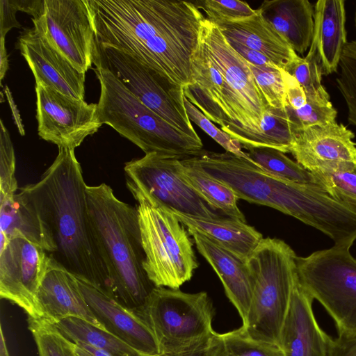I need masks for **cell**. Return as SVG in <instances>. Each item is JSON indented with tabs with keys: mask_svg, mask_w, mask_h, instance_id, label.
Here are the masks:
<instances>
[{
	"mask_svg": "<svg viewBox=\"0 0 356 356\" xmlns=\"http://www.w3.org/2000/svg\"><path fill=\"white\" fill-rule=\"evenodd\" d=\"M97 44L128 54L175 86L191 82L205 19L193 2L86 0Z\"/></svg>",
	"mask_w": 356,
	"mask_h": 356,
	"instance_id": "1",
	"label": "cell"
},
{
	"mask_svg": "<svg viewBox=\"0 0 356 356\" xmlns=\"http://www.w3.org/2000/svg\"><path fill=\"white\" fill-rule=\"evenodd\" d=\"M86 186L74 149L60 148L40 180L19 188L17 194L38 218L49 256L112 295L88 213Z\"/></svg>",
	"mask_w": 356,
	"mask_h": 356,
	"instance_id": "2",
	"label": "cell"
},
{
	"mask_svg": "<svg viewBox=\"0 0 356 356\" xmlns=\"http://www.w3.org/2000/svg\"><path fill=\"white\" fill-rule=\"evenodd\" d=\"M227 185L238 199L270 207L329 236L334 245L356 238V210L323 187L276 177L249 160L228 152L203 150L181 159Z\"/></svg>",
	"mask_w": 356,
	"mask_h": 356,
	"instance_id": "3",
	"label": "cell"
},
{
	"mask_svg": "<svg viewBox=\"0 0 356 356\" xmlns=\"http://www.w3.org/2000/svg\"><path fill=\"white\" fill-rule=\"evenodd\" d=\"M86 194L111 293L125 306L137 309L155 287L143 266L145 254L137 209L119 200L105 183L86 186Z\"/></svg>",
	"mask_w": 356,
	"mask_h": 356,
	"instance_id": "4",
	"label": "cell"
},
{
	"mask_svg": "<svg viewBox=\"0 0 356 356\" xmlns=\"http://www.w3.org/2000/svg\"><path fill=\"white\" fill-rule=\"evenodd\" d=\"M100 83L97 103L99 122L111 127L145 153L182 159L203 149L196 140L177 129L137 99L106 68L94 69Z\"/></svg>",
	"mask_w": 356,
	"mask_h": 356,
	"instance_id": "5",
	"label": "cell"
},
{
	"mask_svg": "<svg viewBox=\"0 0 356 356\" xmlns=\"http://www.w3.org/2000/svg\"><path fill=\"white\" fill-rule=\"evenodd\" d=\"M126 184L137 202L145 270L155 286L179 289L198 267L191 235L172 210L127 177Z\"/></svg>",
	"mask_w": 356,
	"mask_h": 356,
	"instance_id": "6",
	"label": "cell"
},
{
	"mask_svg": "<svg viewBox=\"0 0 356 356\" xmlns=\"http://www.w3.org/2000/svg\"><path fill=\"white\" fill-rule=\"evenodd\" d=\"M297 257L284 241L267 237L247 259L253 293L241 327L252 339L279 346L297 278Z\"/></svg>",
	"mask_w": 356,
	"mask_h": 356,
	"instance_id": "7",
	"label": "cell"
},
{
	"mask_svg": "<svg viewBox=\"0 0 356 356\" xmlns=\"http://www.w3.org/2000/svg\"><path fill=\"white\" fill-rule=\"evenodd\" d=\"M135 312L153 332L163 355L194 349L215 332L213 306L204 291L191 293L155 286Z\"/></svg>",
	"mask_w": 356,
	"mask_h": 356,
	"instance_id": "8",
	"label": "cell"
},
{
	"mask_svg": "<svg viewBox=\"0 0 356 356\" xmlns=\"http://www.w3.org/2000/svg\"><path fill=\"white\" fill-rule=\"evenodd\" d=\"M351 245H334L297 257L301 286L334 321L338 336H356V259Z\"/></svg>",
	"mask_w": 356,
	"mask_h": 356,
	"instance_id": "9",
	"label": "cell"
},
{
	"mask_svg": "<svg viewBox=\"0 0 356 356\" xmlns=\"http://www.w3.org/2000/svg\"><path fill=\"white\" fill-rule=\"evenodd\" d=\"M94 64L108 70L137 99L170 125L201 140L187 115L183 88L112 47L97 44Z\"/></svg>",
	"mask_w": 356,
	"mask_h": 356,
	"instance_id": "10",
	"label": "cell"
},
{
	"mask_svg": "<svg viewBox=\"0 0 356 356\" xmlns=\"http://www.w3.org/2000/svg\"><path fill=\"white\" fill-rule=\"evenodd\" d=\"M200 36L229 86L238 118L236 125L252 131L245 136L246 146L261 147L260 124L270 106L248 62L231 47L218 27L206 17L202 23Z\"/></svg>",
	"mask_w": 356,
	"mask_h": 356,
	"instance_id": "11",
	"label": "cell"
},
{
	"mask_svg": "<svg viewBox=\"0 0 356 356\" xmlns=\"http://www.w3.org/2000/svg\"><path fill=\"white\" fill-rule=\"evenodd\" d=\"M50 257L20 233L0 249V296L22 308L28 317L44 318L38 299Z\"/></svg>",
	"mask_w": 356,
	"mask_h": 356,
	"instance_id": "12",
	"label": "cell"
},
{
	"mask_svg": "<svg viewBox=\"0 0 356 356\" xmlns=\"http://www.w3.org/2000/svg\"><path fill=\"white\" fill-rule=\"evenodd\" d=\"M32 21L79 72L91 67L97 41L86 0H44L42 13Z\"/></svg>",
	"mask_w": 356,
	"mask_h": 356,
	"instance_id": "13",
	"label": "cell"
},
{
	"mask_svg": "<svg viewBox=\"0 0 356 356\" xmlns=\"http://www.w3.org/2000/svg\"><path fill=\"white\" fill-rule=\"evenodd\" d=\"M179 159L156 153L127 162L126 177L164 207L181 213L205 218L218 215L180 175Z\"/></svg>",
	"mask_w": 356,
	"mask_h": 356,
	"instance_id": "14",
	"label": "cell"
},
{
	"mask_svg": "<svg viewBox=\"0 0 356 356\" xmlns=\"http://www.w3.org/2000/svg\"><path fill=\"white\" fill-rule=\"evenodd\" d=\"M38 134L60 148L74 149L102 127L97 104H88L35 84Z\"/></svg>",
	"mask_w": 356,
	"mask_h": 356,
	"instance_id": "15",
	"label": "cell"
},
{
	"mask_svg": "<svg viewBox=\"0 0 356 356\" xmlns=\"http://www.w3.org/2000/svg\"><path fill=\"white\" fill-rule=\"evenodd\" d=\"M293 133L291 153L313 175L348 172L356 168L355 134L343 124L316 125Z\"/></svg>",
	"mask_w": 356,
	"mask_h": 356,
	"instance_id": "16",
	"label": "cell"
},
{
	"mask_svg": "<svg viewBox=\"0 0 356 356\" xmlns=\"http://www.w3.org/2000/svg\"><path fill=\"white\" fill-rule=\"evenodd\" d=\"M17 48L33 74L35 84L84 99L86 74L72 65L40 27L33 25L22 33Z\"/></svg>",
	"mask_w": 356,
	"mask_h": 356,
	"instance_id": "17",
	"label": "cell"
},
{
	"mask_svg": "<svg viewBox=\"0 0 356 356\" xmlns=\"http://www.w3.org/2000/svg\"><path fill=\"white\" fill-rule=\"evenodd\" d=\"M76 279L92 313L105 330L147 356L163 355L153 332L135 310L102 289Z\"/></svg>",
	"mask_w": 356,
	"mask_h": 356,
	"instance_id": "18",
	"label": "cell"
},
{
	"mask_svg": "<svg viewBox=\"0 0 356 356\" xmlns=\"http://www.w3.org/2000/svg\"><path fill=\"white\" fill-rule=\"evenodd\" d=\"M313 300L297 277L280 335L284 356H327L330 337L316 320Z\"/></svg>",
	"mask_w": 356,
	"mask_h": 356,
	"instance_id": "19",
	"label": "cell"
},
{
	"mask_svg": "<svg viewBox=\"0 0 356 356\" xmlns=\"http://www.w3.org/2000/svg\"><path fill=\"white\" fill-rule=\"evenodd\" d=\"M187 229L200 254L217 273L226 296L244 323L253 293V280L246 261L198 232Z\"/></svg>",
	"mask_w": 356,
	"mask_h": 356,
	"instance_id": "20",
	"label": "cell"
},
{
	"mask_svg": "<svg viewBox=\"0 0 356 356\" xmlns=\"http://www.w3.org/2000/svg\"><path fill=\"white\" fill-rule=\"evenodd\" d=\"M38 299L44 318L53 323L65 318L76 317L104 330L92 313L76 277L51 257L40 286Z\"/></svg>",
	"mask_w": 356,
	"mask_h": 356,
	"instance_id": "21",
	"label": "cell"
},
{
	"mask_svg": "<svg viewBox=\"0 0 356 356\" xmlns=\"http://www.w3.org/2000/svg\"><path fill=\"white\" fill-rule=\"evenodd\" d=\"M216 25L227 40L261 53L281 70H286L298 56L258 9L245 19Z\"/></svg>",
	"mask_w": 356,
	"mask_h": 356,
	"instance_id": "22",
	"label": "cell"
},
{
	"mask_svg": "<svg viewBox=\"0 0 356 356\" xmlns=\"http://www.w3.org/2000/svg\"><path fill=\"white\" fill-rule=\"evenodd\" d=\"M313 44L321 60L323 73L337 72L347 44L343 0H318L314 6Z\"/></svg>",
	"mask_w": 356,
	"mask_h": 356,
	"instance_id": "23",
	"label": "cell"
},
{
	"mask_svg": "<svg viewBox=\"0 0 356 356\" xmlns=\"http://www.w3.org/2000/svg\"><path fill=\"white\" fill-rule=\"evenodd\" d=\"M257 9L296 53L310 47L314 10L308 0H267Z\"/></svg>",
	"mask_w": 356,
	"mask_h": 356,
	"instance_id": "24",
	"label": "cell"
},
{
	"mask_svg": "<svg viewBox=\"0 0 356 356\" xmlns=\"http://www.w3.org/2000/svg\"><path fill=\"white\" fill-rule=\"evenodd\" d=\"M172 211L186 227L209 238L245 261L264 238L254 227L238 219L205 218Z\"/></svg>",
	"mask_w": 356,
	"mask_h": 356,
	"instance_id": "25",
	"label": "cell"
},
{
	"mask_svg": "<svg viewBox=\"0 0 356 356\" xmlns=\"http://www.w3.org/2000/svg\"><path fill=\"white\" fill-rule=\"evenodd\" d=\"M177 168L180 175L213 210H220L227 217L245 222L238 207L239 199L227 185L181 159L178 160Z\"/></svg>",
	"mask_w": 356,
	"mask_h": 356,
	"instance_id": "26",
	"label": "cell"
},
{
	"mask_svg": "<svg viewBox=\"0 0 356 356\" xmlns=\"http://www.w3.org/2000/svg\"><path fill=\"white\" fill-rule=\"evenodd\" d=\"M54 324L72 341L84 343L111 356H147L113 334L83 319L67 317Z\"/></svg>",
	"mask_w": 356,
	"mask_h": 356,
	"instance_id": "27",
	"label": "cell"
},
{
	"mask_svg": "<svg viewBox=\"0 0 356 356\" xmlns=\"http://www.w3.org/2000/svg\"><path fill=\"white\" fill-rule=\"evenodd\" d=\"M17 233L39 244L47 252L38 218L17 193L13 197L0 199V249L6 246L9 238Z\"/></svg>",
	"mask_w": 356,
	"mask_h": 356,
	"instance_id": "28",
	"label": "cell"
},
{
	"mask_svg": "<svg viewBox=\"0 0 356 356\" xmlns=\"http://www.w3.org/2000/svg\"><path fill=\"white\" fill-rule=\"evenodd\" d=\"M208 350L209 356H284L279 346L252 339L242 327L225 333L214 332Z\"/></svg>",
	"mask_w": 356,
	"mask_h": 356,
	"instance_id": "29",
	"label": "cell"
},
{
	"mask_svg": "<svg viewBox=\"0 0 356 356\" xmlns=\"http://www.w3.org/2000/svg\"><path fill=\"white\" fill-rule=\"evenodd\" d=\"M247 149L246 154L252 163L276 177L291 182L319 185L312 173L279 150L270 147Z\"/></svg>",
	"mask_w": 356,
	"mask_h": 356,
	"instance_id": "30",
	"label": "cell"
},
{
	"mask_svg": "<svg viewBox=\"0 0 356 356\" xmlns=\"http://www.w3.org/2000/svg\"><path fill=\"white\" fill-rule=\"evenodd\" d=\"M284 71L300 84L307 99L323 104L331 103L330 95L322 83L321 60L313 44L305 57L298 56Z\"/></svg>",
	"mask_w": 356,
	"mask_h": 356,
	"instance_id": "31",
	"label": "cell"
},
{
	"mask_svg": "<svg viewBox=\"0 0 356 356\" xmlns=\"http://www.w3.org/2000/svg\"><path fill=\"white\" fill-rule=\"evenodd\" d=\"M28 328L38 352L45 356H77L74 342L65 337L56 325L45 318L28 317Z\"/></svg>",
	"mask_w": 356,
	"mask_h": 356,
	"instance_id": "32",
	"label": "cell"
},
{
	"mask_svg": "<svg viewBox=\"0 0 356 356\" xmlns=\"http://www.w3.org/2000/svg\"><path fill=\"white\" fill-rule=\"evenodd\" d=\"M337 88L348 109V120L356 127V40L348 42L339 64Z\"/></svg>",
	"mask_w": 356,
	"mask_h": 356,
	"instance_id": "33",
	"label": "cell"
},
{
	"mask_svg": "<svg viewBox=\"0 0 356 356\" xmlns=\"http://www.w3.org/2000/svg\"><path fill=\"white\" fill-rule=\"evenodd\" d=\"M248 64L268 105L274 108L285 109L287 103L282 70L276 65Z\"/></svg>",
	"mask_w": 356,
	"mask_h": 356,
	"instance_id": "34",
	"label": "cell"
},
{
	"mask_svg": "<svg viewBox=\"0 0 356 356\" xmlns=\"http://www.w3.org/2000/svg\"><path fill=\"white\" fill-rule=\"evenodd\" d=\"M193 3L205 13L207 19L216 24L245 19L256 13V10L247 2L239 0H203Z\"/></svg>",
	"mask_w": 356,
	"mask_h": 356,
	"instance_id": "35",
	"label": "cell"
},
{
	"mask_svg": "<svg viewBox=\"0 0 356 356\" xmlns=\"http://www.w3.org/2000/svg\"><path fill=\"white\" fill-rule=\"evenodd\" d=\"M286 108L293 130L336 122L337 112L332 103L323 104L307 98V103L301 108Z\"/></svg>",
	"mask_w": 356,
	"mask_h": 356,
	"instance_id": "36",
	"label": "cell"
},
{
	"mask_svg": "<svg viewBox=\"0 0 356 356\" xmlns=\"http://www.w3.org/2000/svg\"><path fill=\"white\" fill-rule=\"evenodd\" d=\"M0 131V199L14 196L17 191L16 159L9 132L1 120Z\"/></svg>",
	"mask_w": 356,
	"mask_h": 356,
	"instance_id": "37",
	"label": "cell"
},
{
	"mask_svg": "<svg viewBox=\"0 0 356 356\" xmlns=\"http://www.w3.org/2000/svg\"><path fill=\"white\" fill-rule=\"evenodd\" d=\"M314 175L331 196L356 210V168L348 172Z\"/></svg>",
	"mask_w": 356,
	"mask_h": 356,
	"instance_id": "38",
	"label": "cell"
},
{
	"mask_svg": "<svg viewBox=\"0 0 356 356\" xmlns=\"http://www.w3.org/2000/svg\"><path fill=\"white\" fill-rule=\"evenodd\" d=\"M184 104L187 115L193 122L216 143L222 146L226 152L243 157L251 161L246 152L242 150L241 144L233 139L229 134L218 128L200 110L191 103L184 96Z\"/></svg>",
	"mask_w": 356,
	"mask_h": 356,
	"instance_id": "39",
	"label": "cell"
},
{
	"mask_svg": "<svg viewBox=\"0 0 356 356\" xmlns=\"http://www.w3.org/2000/svg\"><path fill=\"white\" fill-rule=\"evenodd\" d=\"M285 86L287 106L296 110L307 103L306 93L297 80L286 71L282 70Z\"/></svg>",
	"mask_w": 356,
	"mask_h": 356,
	"instance_id": "40",
	"label": "cell"
},
{
	"mask_svg": "<svg viewBox=\"0 0 356 356\" xmlns=\"http://www.w3.org/2000/svg\"><path fill=\"white\" fill-rule=\"evenodd\" d=\"M0 38H5L11 29L19 28L21 25L16 19L18 10L13 0H0Z\"/></svg>",
	"mask_w": 356,
	"mask_h": 356,
	"instance_id": "41",
	"label": "cell"
},
{
	"mask_svg": "<svg viewBox=\"0 0 356 356\" xmlns=\"http://www.w3.org/2000/svg\"><path fill=\"white\" fill-rule=\"evenodd\" d=\"M327 356H356V336L330 337Z\"/></svg>",
	"mask_w": 356,
	"mask_h": 356,
	"instance_id": "42",
	"label": "cell"
},
{
	"mask_svg": "<svg viewBox=\"0 0 356 356\" xmlns=\"http://www.w3.org/2000/svg\"><path fill=\"white\" fill-rule=\"evenodd\" d=\"M227 40L231 47L248 63L257 66L275 65L268 58L261 53L236 42L229 40Z\"/></svg>",
	"mask_w": 356,
	"mask_h": 356,
	"instance_id": "43",
	"label": "cell"
},
{
	"mask_svg": "<svg viewBox=\"0 0 356 356\" xmlns=\"http://www.w3.org/2000/svg\"><path fill=\"white\" fill-rule=\"evenodd\" d=\"M77 356H111L106 353L80 341L74 342Z\"/></svg>",
	"mask_w": 356,
	"mask_h": 356,
	"instance_id": "44",
	"label": "cell"
},
{
	"mask_svg": "<svg viewBox=\"0 0 356 356\" xmlns=\"http://www.w3.org/2000/svg\"><path fill=\"white\" fill-rule=\"evenodd\" d=\"M0 79L2 80L8 69V58L5 38H0Z\"/></svg>",
	"mask_w": 356,
	"mask_h": 356,
	"instance_id": "45",
	"label": "cell"
},
{
	"mask_svg": "<svg viewBox=\"0 0 356 356\" xmlns=\"http://www.w3.org/2000/svg\"><path fill=\"white\" fill-rule=\"evenodd\" d=\"M208 341L194 349L188 351L177 354L163 355L162 356H209L208 350Z\"/></svg>",
	"mask_w": 356,
	"mask_h": 356,
	"instance_id": "46",
	"label": "cell"
},
{
	"mask_svg": "<svg viewBox=\"0 0 356 356\" xmlns=\"http://www.w3.org/2000/svg\"><path fill=\"white\" fill-rule=\"evenodd\" d=\"M0 356H10L1 327Z\"/></svg>",
	"mask_w": 356,
	"mask_h": 356,
	"instance_id": "47",
	"label": "cell"
},
{
	"mask_svg": "<svg viewBox=\"0 0 356 356\" xmlns=\"http://www.w3.org/2000/svg\"><path fill=\"white\" fill-rule=\"evenodd\" d=\"M38 356H45L43 353L38 352Z\"/></svg>",
	"mask_w": 356,
	"mask_h": 356,
	"instance_id": "48",
	"label": "cell"
},
{
	"mask_svg": "<svg viewBox=\"0 0 356 356\" xmlns=\"http://www.w3.org/2000/svg\"><path fill=\"white\" fill-rule=\"evenodd\" d=\"M355 26H356V12H355Z\"/></svg>",
	"mask_w": 356,
	"mask_h": 356,
	"instance_id": "49",
	"label": "cell"
}]
</instances>
